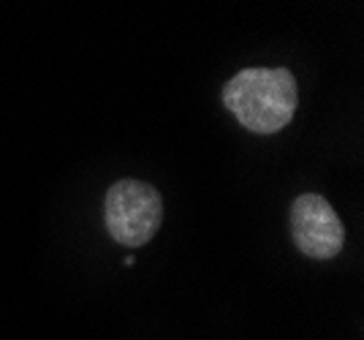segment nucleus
<instances>
[{"mask_svg":"<svg viewBox=\"0 0 364 340\" xmlns=\"http://www.w3.org/2000/svg\"><path fill=\"white\" fill-rule=\"evenodd\" d=\"M220 101L245 131L272 137L294 120L299 107V85L286 65H250L223 85Z\"/></svg>","mask_w":364,"mask_h":340,"instance_id":"nucleus-1","label":"nucleus"},{"mask_svg":"<svg viewBox=\"0 0 364 340\" xmlns=\"http://www.w3.org/2000/svg\"><path fill=\"white\" fill-rule=\"evenodd\" d=\"M104 223L117 245L144 248L164 223L161 191L136 177H122L112 183L104 196Z\"/></svg>","mask_w":364,"mask_h":340,"instance_id":"nucleus-2","label":"nucleus"},{"mask_svg":"<svg viewBox=\"0 0 364 340\" xmlns=\"http://www.w3.org/2000/svg\"><path fill=\"white\" fill-rule=\"evenodd\" d=\"M289 226L294 245L307 259L329 262L346 248V226L321 193H299L291 201Z\"/></svg>","mask_w":364,"mask_h":340,"instance_id":"nucleus-3","label":"nucleus"}]
</instances>
